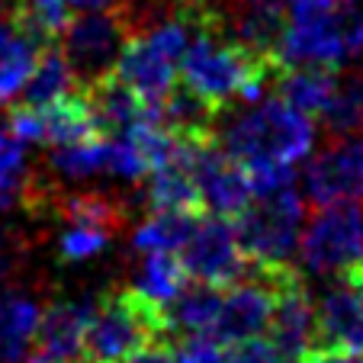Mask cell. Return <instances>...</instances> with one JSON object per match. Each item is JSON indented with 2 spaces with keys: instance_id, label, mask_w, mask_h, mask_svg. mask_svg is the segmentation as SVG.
<instances>
[{
  "instance_id": "obj_1",
  "label": "cell",
  "mask_w": 363,
  "mask_h": 363,
  "mask_svg": "<svg viewBox=\"0 0 363 363\" xmlns=\"http://www.w3.org/2000/svg\"><path fill=\"white\" fill-rule=\"evenodd\" d=\"M277 65L270 58L241 45L225 29L222 16L203 23L193 33L184 58H180V81L193 96L219 116L235 100H261L264 84L274 81Z\"/></svg>"
},
{
  "instance_id": "obj_2",
  "label": "cell",
  "mask_w": 363,
  "mask_h": 363,
  "mask_svg": "<svg viewBox=\"0 0 363 363\" xmlns=\"http://www.w3.org/2000/svg\"><path fill=\"white\" fill-rule=\"evenodd\" d=\"M312 142H315L312 119L293 110L280 96L254 100L219 135L225 155L245 171L267 164H296L312 151Z\"/></svg>"
},
{
  "instance_id": "obj_3",
  "label": "cell",
  "mask_w": 363,
  "mask_h": 363,
  "mask_svg": "<svg viewBox=\"0 0 363 363\" xmlns=\"http://www.w3.org/2000/svg\"><path fill=\"white\" fill-rule=\"evenodd\" d=\"M171 308L148 299L138 286H119L94 296V318L84 350L100 363H123L148 344L171 337Z\"/></svg>"
},
{
  "instance_id": "obj_4",
  "label": "cell",
  "mask_w": 363,
  "mask_h": 363,
  "mask_svg": "<svg viewBox=\"0 0 363 363\" xmlns=\"http://www.w3.org/2000/svg\"><path fill=\"white\" fill-rule=\"evenodd\" d=\"M350 62H363V10L357 4L286 16L277 65L344 68Z\"/></svg>"
},
{
  "instance_id": "obj_5",
  "label": "cell",
  "mask_w": 363,
  "mask_h": 363,
  "mask_svg": "<svg viewBox=\"0 0 363 363\" xmlns=\"http://www.w3.org/2000/svg\"><path fill=\"white\" fill-rule=\"evenodd\" d=\"M302 216H306V199L296 193V186L254 196L232 219L247 264L289 261L302 235Z\"/></svg>"
},
{
  "instance_id": "obj_6",
  "label": "cell",
  "mask_w": 363,
  "mask_h": 363,
  "mask_svg": "<svg viewBox=\"0 0 363 363\" xmlns=\"http://www.w3.org/2000/svg\"><path fill=\"white\" fill-rule=\"evenodd\" d=\"M306 270L318 277L344 274L363 261V206L357 199L322 206L299 241Z\"/></svg>"
},
{
  "instance_id": "obj_7",
  "label": "cell",
  "mask_w": 363,
  "mask_h": 363,
  "mask_svg": "<svg viewBox=\"0 0 363 363\" xmlns=\"http://www.w3.org/2000/svg\"><path fill=\"white\" fill-rule=\"evenodd\" d=\"M129 35H132V23L125 16V10L84 13L81 20L68 23L58 45H62L65 58H68L71 74H74V84L81 94L110 74Z\"/></svg>"
},
{
  "instance_id": "obj_8",
  "label": "cell",
  "mask_w": 363,
  "mask_h": 363,
  "mask_svg": "<svg viewBox=\"0 0 363 363\" xmlns=\"http://www.w3.org/2000/svg\"><path fill=\"white\" fill-rule=\"evenodd\" d=\"M180 261H184L190 280L216 289L238 283L247 267L232 219H222V216H209V219L199 216L186 245L180 247Z\"/></svg>"
},
{
  "instance_id": "obj_9",
  "label": "cell",
  "mask_w": 363,
  "mask_h": 363,
  "mask_svg": "<svg viewBox=\"0 0 363 363\" xmlns=\"http://www.w3.org/2000/svg\"><path fill=\"white\" fill-rule=\"evenodd\" d=\"M302 190L312 206H331L363 196V132L337 135L335 145L315 155L302 174Z\"/></svg>"
},
{
  "instance_id": "obj_10",
  "label": "cell",
  "mask_w": 363,
  "mask_h": 363,
  "mask_svg": "<svg viewBox=\"0 0 363 363\" xmlns=\"http://www.w3.org/2000/svg\"><path fill=\"white\" fill-rule=\"evenodd\" d=\"M267 331L286 363H299L315 347V302L308 296L302 270H296L289 261L277 277V302Z\"/></svg>"
},
{
  "instance_id": "obj_11",
  "label": "cell",
  "mask_w": 363,
  "mask_h": 363,
  "mask_svg": "<svg viewBox=\"0 0 363 363\" xmlns=\"http://www.w3.org/2000/svg\"><path fill=\"white\" fill-rule=\"evenodd\" d=\"M315 347L363 350V261L337 274L315 302Z\"/></svg>"
},
{
  "instance_id": "obj_12",
  "label": "cell",
  "mask_w": 363,
  "mask_h": 363,
  "mask_svg": "<svg viewBox=\"0 0 363 363\" xmlns=\"http://www.w3.org/2000/svg\"><path fill=\"white\" fill-rule=\"evenodd\" d=\"M110 74L119 77L129 90H135L145 103L161 106L164 96L177 87L180 62L171 58L167 52H161L145 33H132L129 39H125V45H123V52H119Z\"/></svg>"
},
{
  "instance_id": "obj_13",
  "label": "cell",
  "mask_w": 363,
  "mask_h": 363,
  "mask_svg": "<svg viewBox=\"0 0 363 363\" xmlns=\"http://www.w3.org/2000/svg\"><path fill=\"white\" fill-rule=\"evenodd\" d=\"M94 318V299H58L42 308L29 363H65L84 354L87 328Z\"/></svg>"
},
{
  "instance_id": "obj_14",
  "label": "cell",
  "mask_w": 363,
  "mask_h": 363,
  "mask_svg": "<svg viewBox=\"0 0 363 363\" xmlns=\"http://www.w3.org/2000/svg\"><path fill=\"white\" fill-rule=\"evenodd\" d=\"M286 0H232V29H225L241 45L277 65V48L286 29Z\"/></svg>"
},
{
  "instance_id": "obj_15",
  "label": "cell",
  "mask_w": 363,
  "mask_h": 363,
  "mask_svg": "<svg viewBox=\"0 0 363 363\" xmlns=\"http://www.w3.org/2000/svg\"><path fill=\"white\" fill-rule=\"evenodd\" d=\"M277 96L306 116H318L328 110L337 87V68L328 65H280L274 71Z\"/></svg>"
},
{
  "instance_id": "obj_16",
  "label": "cell",
  "mask_w": 363,
  "mask_h": 363,
  "mask_svg": "<svg viewBox=\"0 0 363 363\" xmlns=\"http://www.w3.org/2000/svg\"><path fill=\"white\" fill-rule=\"evenodd\" d=\"M16 7V4H13ZM0 10V106L10 103L33 74L42 45L20 26L16 10Z\"/></svg>"
},
{
  "instance_id": "obj_17",
  "label": "cell",
  "mask_w": 363,
  "mask_h": 363,
  "mask_svg": "<svg viewBox=\"0 0 363 363\" xmlns=\"http://www.w3.org/2000/svg\"><path fill=\"white\" fill-rule=\"evenodd\" d=\"M35 110L42 119V145H74L103 135L94 106L81 90L65 94L58 100L45 103V106H35Z\"/></svg>"
},
{
  "instance_id": "obj_18",
  "label": "cell",
  "mask_w": 363,
  "mask_h": 363,
  "mask_svg": "<svg viewBox=\"0 0 363 363\" xmlns=\"http://www.w3.org/2000/svg\"><path fill=\"white\" fill-rule=\"evenodd\" d=\"M42 308L20 289L0 293V363H23L33 350Z\"/></svg>"
},
{
  "instance_id": "obj_19",
  "label": "cell",
  "mask_w": 363,
  "mask_h": 363,
  "mask_svg": "<svg viewBox=\"0 0 363 363\" xmlns=\"http://www.w3.org/2000/svg\"><path fill=\"white\" fill-rule=\"evenodd\" d=\"M145 199H148L151 213H193L203 216L206 203L199 193L193 174L184 164H167L148 174V186H145Z\"/></svg>"
},
{
  "instance_id": "obj_20",
  "label": "cell",
  "mask_w": 363,
  "mask_h": 363,
  "mask_svg": "<svg viewBox=\"0 0 363 363\" xmlns=\"http://www.w3.org/2000/svg\"><path fill=\"white\" fill-rule=\"evenodd\" d=\"M77 84H74V74H71V65L68 58H65L62 45H45L39 52V58H35V68L33 74L26 77V84H23V103H29V106H45V103L58 100V96L65 94H74Z\"/></svg>"
},
{
  "instance_id": "obj_21",
  "label": "cell",
  "mask_w": 363,
  "mask_h": 363,
  "mask_svg": "<svg viewBox=\"0 0 363 363\" xmlns=\"http://www.w3.org/2000/svg\"><path fill=\"white\" fill-rule=\"evenodd\" d=\"M138 289L158 306L171 308L174 299L190 286V274H186L184 261L177 251H148L142 261V274H138Z\"/></svg>"
},
{
  "instance_id": "obj_22",
  "label": "cell",
  "mask_w": 363,
  "mask_h": 363,
  "mask_svg": "<svg viewBox=\"0 0 363 363\" xmlns=\"http://www.w3.org/2000/svg\"><path fill=\"white\" fill-rule=\"evenodd\" d=\"M219 302H222V289L196 283V286H186L184 293L174 299L171 306V325L174 331H184V335H213L216 315H219Z\"/></svg>"
},
{
  "instance_id": "obj_23",
  "label": "cell",
  "mask_w": 363,
  "mask_h": 363,
  "mask_svg": "<svg viewBox=\"0 0 363 363\" xmlns=\"http://www.w3.org/2000/svg\"><path fill=\"white\" fill-rule=\"evenodd\" d=\"M58 216L71 225H90L113 235L123 225L125 209L106 193H68L58 199Z\"/></svg>"
},
{
  "instance_id": "obj_24",
  "label": "cell",
  "mask_w": 363,
  "mask_h": 363,
  "mask_svg": "<svg viewBox=\"0 0 363 363\" xmlns=\"http://www.w3.org/2000/svg\"><path fill=\"white\" fill-rule=\"evenodd\" d=\"M199 216L193 213H155L151 219H145L142 225L132 235V247L138 254L148 251H177L186 245L193 225H196Z\"/></svg>"
},
{
  "instance_id": "obj_25",
  "label": "cell",
  "mask_w": 363,
  "mask_h": 363,
  "mask_svg": "<svg viewBox=\"0 0 363 363\" xmlns=\"http://www.w3.org/2000/svg\"><path fill=\"white\" fill-rule=\"evenodd\" d=\"M33 184L26 171V142L10 129H0V209L26 203Z\"/></svg>"
},
{
  "instance_id": "obj_26",
  "label": "cell",
  "mask_w": 363,
  "mask_h": 363,
  "mask_svg": "<svg viewBox=\"0 0 363 363\" xmlns=\"http://www.w3.org/2000/svg\"><path fill=\"white\" fill-rule=\"evenodd\" d=\"M16 20L42 48L55 45L71 23L68 0H16Z\"/></svg>"
},
{
  "instance_id": "obj_27",
  "label": "cell",
  "mask_w": 363,
  "mask_h": 363,
  "mask_svg": "<svg viewBox=\"0 0 363 363\" xmlns=\"http://www.w3.org/2000/svg\"><path fill=\"white\" fill-rule=\"evenodd\" d=\"M322 123L328 135H350L363 132V71H354L341 81L337 77L335 96H331L328 110L322 113Z\"/></svg>"
},
{
  "instance_id": "obj_28",
  "label": "cell",
  "mask_w": 363,
  "mask_h": 363,
  "mask_svg": "<svg viewBox=\"0 0 363 363\" xmlns=\"http://www.w3.org/2000/svg\"><path fill=\"white\" fill-rule=\"evenodd\" d=\"M48 167L58 177H68V180H87L94 174H103L106 171V135H96L74 145H58L48 155Z\"/></svg>"
},
{
  "instance_id": "obj_29",
  "label": "cell",
  "mask_w": 363,
  "mask_h": 363,
  "mask_svg": "<svg viewBox=\"0 0 363 363\" xmlns=\"http://www.w3.org/2000/svg\"><path fill=\"white\" fill-rule=\"evenodd\" d=\"M106 245H110V232L90 228V225H71L68 232H62V238H58V261L62 264L90 261V257L106 251Z\"/></svg>"
},
{
  "instance_id": "obj_30",
  "label": "cell",
  "mask_w": 363,
  "mask_h": 363,
  "mask_svg": "<svg viewBox=\"0 0 363 363\" xmlns=\"http://www.w3.org/2000/svg\"><path fill=\"white\" fill-rule=\"evenodd\" d=\"M225 363H286L283 354L277 350V344L270 337H245V341L228 344L225 350Z\"/></svg>"
},
{
  "instance_id": "obj_31",
  "label": "cell",
  "mask_w": 363,
  "mask_h": 363,
  "mask_svg": "<svg viewBox=\"0 0 363 363\" xmlns=\"http://www.w3.org/2000/svg\"><path fill=\"white\" fill-rule=\"evenodd\" d=\"M177 363H225V350L213 337L186 335V341L177 347Z\"/></svg>"
},
{
  "instance_id": "obj_32",
  "label": "cell",
  "mask_w": 363,
  "mask_h": 363,
  "mask_svg": "<svg viewBox=\"0 0 363 363\" xmlns=\"http://www.w3.org/2000/svg\"><path fill=\"white\" fill-rule=\"evenodd\" d=\"M123 363H177V347H174L167 337H161V341L142 347L138 354H132L129 360H123Z\"/></svg>"
},
{
  "instance_id": "obj_33",
  "label": "cell",
  "mask_w": 363,
  "mask_h": 363,
  "mask_svg": "<svg viewBox=\"0 0 363 363\" xmlns=\"http://www.w3.org/2000/svg\"><path fill=\"white\" fill-rule=\"evenodd\" d=\"M299 363H363V350H335V347H312Z\"/></svg>"
},
{
  "instance_id": "obj_34",
  "label": "cell",
  "mask_w": 363,
  "mask_h": 363,
  "mask_svg": "<svg viewBox=\"0 0 363 363\" xmlns=\"http://www.w3.org/2000/svg\"><path fill=\"white\" fill-rule=\"evenodd\" d=\"M129 0H68L71 13H106V10H125Z\"/></svg>"
},
{
  "instance_id": "obj_35",
  "label": "cell",
  "mask_w": 363,
  "mask_h": 363,
  "mask_svg": "<svg viewBox=\"0 0 363 363\" xmlns=\"http://www.w3.org/2000/svg\"><path fill=\"white\" fill-rule=\"evenodd\" d=\"M354 0H286V13H312V10H328V7H344Z\"/></svg>"
},
{
  "instance_id": "obj_36",
  "label": "cell",
  "mask_w": 363,
  "mask_h": 363,
  "mask_svg": "<svg viewBox=\"0 0 363 363\" xmlns=\"http://www.w3.org/2000/svg\"><path fill=\"white\" fill-rule=\"evenodd\" d=\"M10 270H13V245L0 235V280H4Z\"/></svg>"
},
{
  "instance_id": "obj_37",
  "label": "cell",
  "mask_w": 363,
  "mask_h": 363,
  "mask_svg": "<svg viewBox=\"0 0 363 363\" xmlns=\"http://www.w3.org/2000/svg\"><path fill=\"white\" fill-rule=\"evenodd\" d=\"M65 363H100V360H96V357H90L87 350H84V354H77L74 360H65Z\"/></svg>"
},
{
  "instance_id": "obj_38",
  "label": "cell",
  "mask_w": 363,
  "mask_h": 363,
  "mask_svg": "<svg viewBox=\"0 0 363 363\" xmlns=\"http://www.w3.org/2000/svg\"><path fill=\"white\" fill-rule=\"evenodd\" d=\"M23 363H29V360H23Z\"/></svg>"
}]
</instances>
